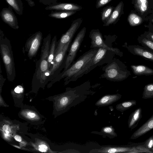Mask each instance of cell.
<instances>
[{
  "mask_svg": "<svg viewBox=\"0 0 153 153\" xmlns=\"http://www.w3.org/2000/svg\"><path fill=\"white\" fill-rule=\"evenodd\" d=\"M98 48H92L83 53L74 63H72L66 70L60 73L51 81L49 85H52L63 78H64L65 84L66 85L70 82L76 81L84 74H87L91 62Z\"/></svg>",
  "mask_w": 153,
  "mask_h": 153,
  "instance_id": "obj_1",
  "label": "cell"
},
{
  "mask_svg": "<svg viewBox=\"0 0 153 153\" xmlns=\"http://www.w3.org/2000/svg\"><path fill=\"white\" fill-rule=\"evenodd\" d=\"M51 38V35L49 34L43 39L40 58L36 63V69L33 77V87H43L45 74L49 70L48 58Z\"/></svg>",
  "mask_w": 153,
  "mask_h": 153,
  "instance_id": "obj_2",
  "label": "cell"
},
{
  "mask_svg": "<svg viewBox=\"0 0 153 153\" xmlns=\"http://www.w3.org/2000/svg\"><path fill=\"white\" fill-rule=\"evenodd\" d=\"M0 52L4 65L7 77L10 81L15 78L16 71L12 46L10 40L0 31Z\"/></svg>",
  "mask_w": 153,
  "mask_h": 153,
  "instance_id": "obj_3",
  "label": "cell"
},
{
  "mask_svg": "<svg viewBox=\"0 0 153 153\" xmlns=\"http://www.w3.org/2000/svg\"><path fill=\"white\" fill-rule=\"evenodd\" d=\"M104 73L101 77L113 81H123L128 78L131 73L127 67L119 59H113L103 67Z\"/></svg>",
  "mask_w": 153,
  "mask_h": 153,
  "instance_id": "obj_4",
  "label": "cell"
},
{
  "mask_svg": "<svg viewBox=\"0 0 153 153\" xmlns=\"http://www.w3.org/2000/svg\"><path fill=\"white\" fill-rule=\"evenodd\" d=\"M71 41L68 43L60 52L55 55L50 69L45 74L46 84L54 79L65 68L67 55V53Z\"/></svg>",
  "mask_w": 153,
  "mask_h": 153,
  "instance_id": "obj_5",
  "label": "cell"
},
{
  "mask_svg": "<svg viewBox=\"0 0 153 153\" xmlns=\"http://www.w3.org/2000/svg\"><path fill=\"white\" fill-rule=\"evenodd\" d=\"M86 32V28L84 27L81 29L76 36L71 45L67 55L65 66L62 71H65L74 62L84 38Z\"/></svg>",
  "mask_w": 153,
  "mask_h": 153,
  "instance_id": "obj_6",
  "label": "cell"
},
{
  "mask_svg": "<svg viewBox=\"0 0 153 153\" xmlns=\"http://www.w3.org/2000/svg\"><path fill=\"white\" fill-rule=\"evenodd\" d=\"M114 54V52L102 48H99L98 51L93 58L87 74L98 66L108 63L113 59Z\"/></svg>",
  "mask_w": 153,
  "mask_h": 153,
  "instance_id": "obj_7",
  "label": "cell"
},
{
  "mask_svg": "<svg viewBox=\"0 0 153 153\" xmlns=\"http://www.w3.org/2000/svg\"><path fill=\"white\" fill-rule=\"evenodd\" d=\"M82 22L81 18H79L73 21L67 32L63 34L57 43L55 55L60 52L65 46L71 41L72 38Z\"/></svg>",
  "mask_w": 153,
  "mask_h": 153,
  "instance_id": "obj_8",
  "label": "cell"
},
{
  "mask_svg": "<svg viewBox=\"0 0 153 153\" xmlns=\"http://www.w3.org/2000/svg\"><path fill=\"white\" fill-rule=\"evenodd\" d=\"M89 37L91 39L90 48H102L114 52L117 55L121 57L123 53L119 49L108 46L104 42L102 33L98 29H93L90 31Z\"/></svg>",
  "mask_w": 153,
  "mask_h": 153,
  "instance_id": "obj_9",
  "label": "cell"
},
{
  "mask_svg": "<svg viewBox=\"0 0 153 153\" xmlns=\"http://www.w3.org/2000/svg\"><path fill=\"white\" fill-rule=\"evenodd\" d=\"M42 38V33L39 31L33 34L27 40L25 50L30 59H32L36 55L41 45Z\"/></svg>",
  "mask_w": 153,
  "mask_h": 153,
  "instance_id": "obj_10",
  "label": "cell"
},
{
  "mask_svg": "<svg viewBox=\"0 0 153 153\" xmlns=\"http://www.w3.org/2000/svg\"><path fill=\"white\" fill-rule=\"evenodd\" d=\"M10 7L3 8L1 10L0 15L2 20L13 29H19L17 19Z\"/></svg>",
  "mask_w": 153,
  "mask_h": 153,
  "instance_id": "obj_11",
  "label": "cell"
},
{
  "mask_svg": "<svg viewBox=\"0 0 153 153\" xmlns=\"http://www.w3.org/2000/svg\"><path fill=\"white\" fill-rule=\"evenodd\" d=\"M128 51L133 55L138 56L153 61V52L143 46L129 45L126 46Z\"/></svg>",
  "mask_w": 153,
  "mask_h": 153,
  "instance_id": "obj_12",
  "label": "cell"
},
{
  "mask_svg": "<svg viewBox=\"0 0 153 153\" xmlns=\"http://www.w3.org/2000/svg\"><path fill=\"white\" fill-rule=\"evenodd\" d=\"M82 9L78 4L72 3H60L46 7L47 10H55L59 11H79Z\"/></svg>",
  "mask_w": 153,
  "mask_h": 153,
  "instance_id": "obj_13",
  "label": "cell"
},
{
  "mask_svg": "<svg viewBox=\"0 0 153 153\" xmlns=\"http://www.w3.org/2000/svg\"><path fill=\"white\" fill-rule=\"evenodd\" d=\"M153 129V114L143 125L135 131L130 139H135L145 134Z\"/></svg>",
  "mask_w": 153,
  "mask_h": 153,
  "instance_id": "obj_14",
  "label": "cell"
},
{
  "mask_svg": "<svg viewBox=\"0 0 153 153\" xmlns=\"http://www.w3.org/2000/svg\"><path fill=\"white\" fill-rule=\"evenodd\" d=\"M123 2L120 1L114 8L110 18L106 23L103 24V26H108L116 24L123 13Z\"/></svg>",
  "mask_w": 153,
  "mask_h": 153,
  "instance_id": "obj_15",
  "label": "cell"
},
{
  "mask_svg": "<svg viewBox=\"0 0 153 153\" xmlns=\"http://www.w3.org/2000/svg\"><path fill=\"white\" fill-rule=\"evenodd\" d=\"M142 109L138 108L130 115L128 121L129 128L131 129L136 128L142 117Z\"/></svg>",
  "mask_w": 153,
  "mask_h": 153,
  "instance_id": "obj_16",
  "label": "cell"
},
{
  "mask_svg": "<svg viewBox=\"0 0 153 153\" xmlns=\"http://www.w3.org/2000/svg\"><path fill=\"white\" fill-rule=\"evenodd\" d=\"M121 97V95L119 94L107 95L98 100L96 102V105L100 106H107L117 101Z\"/></svg>",
  "mask_w": 153,
  "mask_h": 153,
  "instance_id": "obj_17",
  "label": "cell"
},
{
  "mask_svg": "<svg viewBox=\"0 0 153 153\" xmlns=\"http://www.w3.org/2000/svg\"><path fill=\"white\" fill-rule=\"evenodd\" d=\"M133 73L136 75L149 76L153 75V69L143 65L131 66Z\"/></svg>",
  "mask_w": 153,
  "mask_h": 153,
  "instance_id": "obj_18",
  "label": "cell"
},
{
  "mask_svg": "<svg viewBox=\"0 0 153 153\" xmlns=\"http://www.w3.org/2000/svg\"><path fill=\"white\" fill-rule=\"evenodd\" d=\"M7 3L18 15H22L23 13V4L21 0H5Z\"/></svg>",
  "mask_w": 153,
  "mask_h": 153,
  "instance_id": "obj_19",
  "label": "cell"
},
{
  "mask_svg": "<svg viewBox=\"0 0 153 153\" xmlns=\"http://www.w3.org/2000/svg\"><path fill=\"white\" fill-rule=\"evenodd\" d=\"M57 43L56 36H55L52 39L50 48L48 58L49 70L50 69L52 63L55 56V51L57 46Z\"/></svg>",
  "mask_w": 153,
  "mask_h": 153,
  "instance_id": "obj_20",
  "label": "cell"
},
{
  "mask_svg": "<svg viewBox=\"0 0 153 153\" xmlns=\"http://www.w3.org/2000/svg\"><path fill=\"white\" fill-rule=\"evenodd\" d=\"M76 11H59L52 12L48 15L50 17L57 19H62L67 18L74 14Z\"/></svg>",
  "mask_w": 153,
  "mask_h": 153,
  "instance_id": "obj_21",
  "label": "cell"
},
{
  "mask_svg": "<svg viewBox=\"0 0 153 153\" xmlns=\"http://www.w3.org/2000/svg\"><path fill=\"white\" fill-rule=\"evenodd\" d=\"M137 41L143 47L153 52V40L150 39L141 35L138 37Z\"/></svg>",
  "mask_w": 153,
  "mask_h": 153,
  "instance_id": "obj_22",
  "label": "cell"
},
{
  "mask_svg": "<svg viewBox=\"0 0 153 153\" xmlns=\"http://www.w3.org/2000/svg\"><path fill=\"white\" fill-rule=\"evenodd\" d=\"M137 104V101L134 100L126 101L117 104L116 108L118 110L121 112L126 111Z\"/></svg>",
  "mask_w": 153,
  "mask_h": 153,
  "instance_id": "obj_23",
  "label": "cell"
},
{
  "mask_svg": "<svg viewBox=\"0 0 153 153\" xmlns=\"http://www.w3.org/2000/svg\"><path fill=\"white\" fill-rule=\"evenodd\" d=\"M114 7L108 6L104 8L101 12V19L104 24L106 23L110 18Z\"/></svg>",
  "mask_w": 153,
  "mask_h": 153,
  "instance_id": "obj_24",
  "label": "cell"
},
{
  "mask_svg": "<svg viewBox=\"0 0 153 153\" xmlns=\"http://www.w3.org/2000/svg\"><path fill=\"white\" fill-rule=\"evenodd\" d=\"M135 6L138 10L142 14L147 11L148 7V0H135Z\"/></svg>",
  "mask_w": 153,
  "mask_h": 153,
  "instance_id": "obj_25",
  "label": "cell"
},
{
  "mask_svg": "<svg viewBox=\"0 0 153 153\" xmlns=\"http://www.w3.org/2000/svg\"><path fill=\"white\" fill-rule=\"evenodd\" d=\"M153 98V83L146 85L143 89L142 98L148 99Z\"/></svg>",
  "mask_w": 153,
  "mask_h": 153,
  "instance_id": "obj_26",
  "label": "cell"
},
{
  "mask_svg": "<svg viewBox=\"0 0 153 153\" xmlns=\"http://www.w3.org/2000/svg\"><path fill=\"white\" fill-rule=\"evenodd\" d=\"M128 21L131 26H134L140 24L142 22V19L137 14L131 13L128 17Z\"/></svg>",
  "mask_w": 153,
  "mask_h": 153,
  "instance_id": "obj_27",
  "label": "cell"
},
{
  "mask_svg": "<svg viewBox=\"0 0 153 153\" xmlns=\"http://www.w3.org/2000/svg\"><path fill=\"white\" fill-rule=\"evenodd\" d=\"M141 145L149 150L150 153H153V135L149 137L145 142L140 143Z\"/></svg>",
  "mask_w": 153,
  "mask_h": 153,
  "instance_id": "obj_28",
  "label": "cell"
},
{
  "mask_svg": "<svg viewBox=\"0 0 153 153\" xmlns=\"http://www.w3.org/2000/svg\"><path fill=\"white\" fill-rule=\"evenodd\" d=\"M112 0H97L96 7L97 9L100 8L109 3Z\"/></svg>",
  "mask_w": 153,
  "mask_h": 153,
  "instance_id": "obj_29",
  "label": "cell"
},
{
  "mask_svg": "<svg viewBox=\"0 0 153 153\" xmlns=\"http://www.w3.org/2000/svg\"><path fill=\"white\" fill-rule=\"evenodd\" d=\"M102 131L105 134L114 135V130L111 127H104L102 129Z\"/></svg>",
  "mask_w": 153,
  "mask_h": 153,
  "instance_id": "obj_30",
  "label": "cell"
},
{
  "mask_svg": "<svg viewBox=\"0 0 153 153\" xmlns=\"http://www.w3.org/2000/svg\"><path fill=\"white\" fill-rule=\"evenodd\" d=\"M24 91L23 87L21 85L16 86L14 89V91L16 93L19 94L22 93Z\"/></svg>",
  "mask_w": 153,
  "mask_h": 153,
  "instance_id": "obj_31",
  "label": "cell"
},
{
  "mask_svg": "<svg viewBox=\"0 0 153 153\" xmlns=\"http://www.w3.org/2000/svg\"><path fill=\"white\" fill-rule=\"evenodd\" d=\"M142 35L147 38L153 40V32H150L145 33Z\"/></svg>",
  "mask_w": 153,
  "mask_h": 153,
  "instance_id": "obj_32",
  "label": "cell"
},
{
  "mask_svg": "<svg viewBox=\"0 0 153 153\" xmlns=\"http://www.w3.org/2000/svg\"><path fill=\"white\" fill-rule=\"evenodd\" d=\"M39 150L41 152H45L48 150V147L45 144H42L39 146Z\"/></svg>",
  "mask_w": 153,
  "mask_h": 153,
  "instance_id": "obj_33",
  "label": "cell"
},
{
  "mask_svg": "<svg viewBox=\"0 0 153 153\" xmlns=\"http://www.w3.org/2000/svg\"><path fill=\"white\" fill-rule=\"evenodd\" d=\"M27 116L29 118L33 119L36 117V115L34 113L30 112L27 114Z\"/></svg>",
  "mask_w": 153,
  "mask_h": 153,
  "instance_id": "obj_34",
  "label": "cell"
},
{
  "mask_svg": "<svg viewBox=\"0 0 153 153\" xmlns=\"http://www.w3.org/2000/svg\"><path fill=\"white\" fill-rule=\"evenodd\" d=\"M68 99L66 97H64L61 100L60 103L62 105H65L68 103Z\"/></svg>",
  "mask_w": 153,
  "mask_h": 153,
  "instance_id": "obj_35",
  "label": "cell"
},
{
  "mask_svg": "<svg viewBox=\"0 0 153 153\" xmlns=\"http://www.w3.org/2000/svg\"><path fill=\"white\" fill-rule=\"evenodd\" d=\"M3 130L5 131V134H8L9 133V128L7 126L4 125L3 127Z\"/></svg>",
  "mask_w": 153,
  "mask_h": 153,
  "instance_id": "obj_36",
  "label": "cell"
},
{
  "mask_svg": "<svg viewBox=\"0 0 153 153\" xmlns=\"http://www.w3.org/2000/svg\"><path fill=\"white\" fill-rule=\"evenodd\" d=\"M14 139L17 141L20 142L22 140V139L21 137L18 135H16L14 137Z\"/></svg>",
  "mask_w": 153,
  "mask_h": 153,
  "instance_id": "obj_37",
  "label": "cell"
},
{
  "mask_svg": "<svg viewBox=\"0 0 153 153\" xmlns=\"http://www.w3.org/2000/svg\"><path fill=\"white\" fill-rule=\"evenodd\" d=\"M29 4L31 6H32L34 5V3L31 0H27Z\"/></svg>",
  "mask_w": 153,
  "mask_h": 153,
  "instance_id": "obj_38",
  "label": "cell"
},
{
  "mask_svg": "<svg viewBox=\"0 0 153 153\" xmlns=\"http://www.w3.org/2000/svg\"><path fill=\"white\" fill-rule=\"evenodd\" d=\"M152 22H153V19H152Z\"/></svg>",
  "mask_w": 153,
  "mask_h": 153,
  "instance_id": "obj_39",
  "label": "cell"
}]
</instances>
